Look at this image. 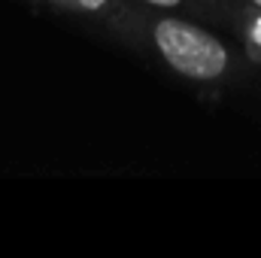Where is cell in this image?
Returning a JSON list of instances; mask_svg holds the SVG:
<instances>
[{"label":"cell","mask_w":261,"mask_h":258,"mask_svg":"<svg viewBox=\"0 0 261 258\" xmlns=\"http://www.w3.org/2000/svg\"><path fill=\"white\" fill-rule=\"evenodd\" d=\"M40 3H52V6L70 12V15H79V18H88V21L100 24L119 43L125 40L130 12H134V0H40Z\"/></svg>","instance_id":"7a4b0ae2"},{"label":"cell","mask_w":261,"mask_h":258,"mask_svg":"<svg viewBox=\"0 0 261 258\" xmlns=\"http://www.w3.org/2000/svg\"><path fill=\"white\" fill-rule=\"evenodd\" d=\"M252 3H255V6H258V9H261V0H252Z\"/></svg>","instance_id":"277c9868"},{"label":"cell","mask_w":261,"mask_h":258,"mask_svg":"<svg viewBox=\"0 0 261 258\" xmlns=\"http://www.w3.org/2000/svg\"><path fill=\"white\" fill-rule=\"evenodd\" d=\"M28 3H40V0H28Z\"/></svg>","instance_id":"5b68a950"},{"label":"cell","mask_w":261,"mask_h":258,"mask_svg":"<svg viewBox=\"0 0 261 258\" xmlns=\"http://www.w3.org/2000/svg\"><path fill=\"white\" fill-rule=\"evenodd\" d=\"M140 6H149V9H161V12H173V9H182L189 0H134Z\"/></svg>","instance_id":"3957f363"},{"label":"cell","mask_w":261,"mask_h":258,"mask_svg":"<svg viewBox=\"0 0 261 258\" xmlns=\"http://www.w3.org/2000/svg\"><path fill=\"white\" fill-rule=\"evenodd\" d=\"M122 43L146 46L167 70L192 82H219L231 67V52L216 34L189 18L167 15L140 3H134Z\"/></svg>","instance_id":"6da1fadb"}]
</instances>
